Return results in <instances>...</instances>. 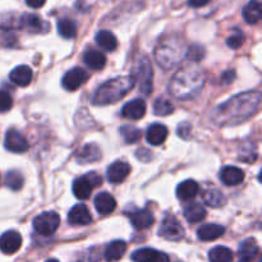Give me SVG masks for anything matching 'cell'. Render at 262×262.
<instances>
[{"label":"cell","instance_id":"obj_4","mask_svg":"<svg viewBox=\"0 0 262 262\" xmlns=\"http://www.w3.org/2000/svg\"><path fill=\"white\" fill-rule=\"evenodd\" d=\"M186 50L182 42L177 40H166L158 46L155 51V58L159 66L169 69L176 67L183 59Z\"/></svg>","mask_w":262,"mask_h":262},{"label":"cell","instance_id":"obj_43","mask_svg":"<svg viewBox=\"0 0 262 262\" xmlns=\"http://www.w3.org/2000/svg\"><path fill=\"white\" fill-rule=\"evenodd\" d=\"M189 130H191V127H189L188 124H186V123H184V124H181L178 127V135L182 136L183 138H187L186 133L189 132Z\"/></svg>","mask_w":262,"mask_h":262},{"label":"cell","instance_id":"obj_19","mask_svg":"<svg viewBox=\"0 0 262 262\" xmlns=\"http://www.w3.org/2000/svg\"><path fill=\"white\" fill-rule=\"evenodd\" d=\"M117 207V201L114 197L107 192H101L95 197V209L99 214L107 215L112 214Z\"/></svg>","mask_w":262,"mask_h":262},{"label":"cell","instance_id":"obj_13","mask_svg":"<svg viewBox=\"0 0 262 262\" xmlns=\"http://www.w3.org/2000/svg\"><path fill=\"white\" fill-rule=\"evenodd\" d=\"M130 173L129 164L124 163V161H114L112 165L107 168V181L113 184L122 183Z\"/></svg>","mask_w":262,"mask_h":262},{"label":"cell","instance_id":"obj_40","mask_svg":"<svg viewBox=\"0 0 262 262\" xmlns=\"http://www.w3.org/2000/svg\"><path fill=\"white\" fill-rule=\"evenodd\" d=\"M99 261V256L97 253H94V250H90L87 256H84L79 262H97Z\"/></svg>","mask_w":262,"mask_h":262},{"label":"cell","instance_id":"obj_8","mask_svg":"<svg viewBox=\"0 0 262 262\" xmlns=\"http://www.w3.org/2000/svg\"><path fill=\"white\" fill-rule=\"evenodd\" d=\"M159 235L164 239L171 241V242H178L183 239L184 237V228L182 227L181 223L178 222L173 215H166L161 222L160 229H159Z\"/></svg>","mask_w":262,"mask_h":262},{"label":"cell","instance_id":"obj_41","mask_svg":"<svg viewBox=\"0 0 262 262\" xmlns=\"http://www.w3.org/2000/svg\"><path fill=\"white\" fill-rule=\"evenodd\" d=\"M210 2H211V0H188V4L191 5L192 8H201L205 7L206 4H209Z\"/></svg>","mask_w":262,"mask_h":262},{"label":"cell","instance_id":"obj_20","mask_svg":"<svg viewBox=\"0 0 262 262\" xmlns=\"http://www.w3.org/2000/svg\"><path fill=\"white\" fill-rule=\"evenodd\" d=\"M166 138H168V128L159 123L150 125L146 132V140L152 146L163 145Z\"/></svg>","mask_w":262,"mask_h":262},{"label":"cell","instance_id":"obj_38","mask_svg":"<svg viewBox=\"0 0 262 262\" xmlns=\"http://www.w3.org/2000/svg\"><path fill=\"white\" fill-rule=\"evenodd\" d=\"M13 106V100L8 92L0 91V113H5Z\"/></svg>","mask_w":262,"mask_h":262},{"label":"cell","instance_id":"obj_30","mask_svg":"<svg viewBox=\"0 0 262 262\" xmlns=\"http://www.w3.org/2000/svg\"><path fill=\"white\" fill-rule=\"evenodd\" d=\"M204 202L210 207H222L225 205V196L216 188H209L202 193Z\"/></svg>","mask_w":262,"mask_h":262},{"label":"cell","instance_id":"obj_33","mask_svg":"<svg viewBox=\"0 0 262 262\" xmlns=\"http://www.w3.org/2000/svg\"><path fill=\"white\" fill-rule=\"evenodd\" d=\"M100 158H101V155H100V150L96 145H86L77 155V159L81 161V164L94 163V161L99 160Z\"/></svg>","mask_w":262,"mask_h":262},{"label":"cell","instance_id":"obj_21","mask_svg":"<svg viewBox=\"0 0 262 262\" xmlns=\"http://www.w3.org/2000/svg\"><path fill=\"white\" fill-rule=\"evenodd\" d=\"M225 233V228L219 224H205L197 229V237L205 242L215 241Z\"/></svg>","mask_w":262,"mask_h":262},{"label":"cell","instance_id":"obj_6","mask_svg":"<svg viewBox=\"0 0 262 262\" xmlns=\"http://www.w3.org/2000/svg\"><path fill=\"white\" fill-rule=\"evenodd\" d=\"M59 223H60V219H59V215L56 212L46 211L37 215L33 219L32 225L35 232H37V234L49 237V235H53L56 232V229L59 228Z\"/></svg>","mask_w":262,"mask_h":262},{"label":"cell","instance_id":"obj_39","mask_svg":"<svg viewBox=\"0 0 262 262\" xmlns=\"http://www.w3.org/2000/svg\"><path fill=\"white\" fill-rule=\"evenodd\" d=\"M202 55H204V50L200 46H193L187 51V56L193 59V60H200V59H202Z\"/></svg>","mask_w":262,"mask_h":262},{"label":"cell","instance_id":"obj_42","mask_svg":"<svg viewBox=\"0 0 262 262\" xmlns=\"http://www.w3.org/2000/svg\"><path fill=\"white\" fill-rule=\"evenodd\" d=\"M26 3H27L28 7L37 9V8H41L43 4H45L46 0H26Z\"/></svg>","mask_w":262,"mask_h":262},{"label":"cell","instance_id":"obj_44","mask_svg":"<svg viewBox=\"0 0 262 262\" xmlns=\"http://www.w3.org/2000/svg\"><path fill=\"white\" fill-rule=\"evenodd\" d=\"M45 262H59V261L55 260V258H50V260H48V261H45Z\"/></svg>","mask_w":262,"mask_h":262},{"label":"cell","instance_id":"obj_28","mask_svg":"<svg viewBox=\"0 0 262 262\" xmlns=\"http://www.w3.org/2000/svg\"><path fill=\"white\" fill-rule=\"evenodd\" d=\"M243 18L250 25H256L261 19V4L257 0H251L245 8H243Z\"/></svg>","mask_w":262,"mask_h":262},{"label":"cell","instance_id":"obj_23","mask_svg":"<svg viewBox=\"0 0 262 262\" xmlns=\"http://www.w3.org/2000/svg\"><path fill=\"white\" fill-rule=\"evenodd\" d=\"M183 214L187 222L191 223V224H196V223H201L206 217L207 212L201 204H199V202H192V204L187 205L184 207Z\"/></svg>","mask_w":262,"mask_h":262},{"label":"cell","instance_id":"obj_45","mask_svg":"<svg viewBox=\"0 0 262 262\" xmlns=\"http://www.w3.org/2000/svg\"><path fill=\"white\" fill-rule=\"evenodd\" d=\"M239 262H250V261H243V260H242V261H239Z\"/></svg>","mask_w":262,"mask_h":262},{"label":"cell","instance_id":"obj_37","mask_svg":"<svg viewBox=\"0 0 262 262\" xmlns=\"http://www.w3.org/2000/svg\"><path fill=\"white\" fill-rule=\"evenodd\" d=\"M245 42V35H243L241 31H235L232 36H229L227 40V43L229 48L232 49H238L243 45Z\"/></svg>","mask_w":262,"mask_h":262},{"label":"cell","instance_id":"obj_7","mask_svg":"<svg viewBox=\"0 0 262 262\" xmlns=\"http://www.w3.org/2000/svg\"><path fill=\"white\" fill-rule=\"evenodd\" d=\"M101 184V177L96 174L95 171L86 174L83 177H79L73 182V193L78 200H87L91 194L92 189L95 187Z\"/></svg>","mask_w":262,"mask_h":262},{"label":"cell","instance_id":"obj_26","mask_svg":"<svg viewBox=\"0 0 262 262\" xmlns=\"http://www.w3.org/2000/svg\"><path fill=\"white\" fill-rule=\"evenodd\" d=\"M258 251H260V248H258L256 239L248 238V239L243 241V242L241 243L239 248H238V255L241 256V258H242L243 261H250L253 260V258L258 255Z\"/></svg>","mask_w":262,"mask_h":262},{"label":"cell","instance_id":"obj_9","mask_svg":"<svg viewBox=\"0 0 262 262\" xmlns=\"http://www.w3.org/2000/svg\"><path fill=\"white\" fill-rule=\"evenodd\" d=\"M87 78H89L87 72L84 69L79 68V67H76V68H72L71 71L64 74L63 79H61V84L68 91H76L87 81Z\"/></svg>","mask_w":262,"mask_h":262},{"label":"cell","instance_id":"obj_12","mask_svg":"<svg viewBox=\"0 0 262 262\" xmlns=\"http://www.w3.org/2000/svg\"><path fill=\"white\" fill-rule=\"evenodd\" d=\"M135 262H170L169 256L152 248H140L132 253Z\"/></svg>","mask_w":262,"mask_h":262},{"label":"cell","instance_id":"obj_34","mask_svg":"<svg viewBox=\"0 0 262 262\" xmlns=\"http://www.w3.org/2000/svg\"><path fill=\"white\" fill-rule=\"evenodd\" d=\"M25 183V179H23L22 174L17 170H10L9 173H7L5 176V184L9 187L13 191H19L23 187Z\"/></svg>","mask_w":262,"mask_h":262},{"label":"cell","instance_id":"obj_27","mask_svg":"<svg viewBox=\"0 0 262 262\" xmlns=\"http://www.w3.org/2000/svg\"><path fill=\"white\" fill-rule=\"evenodd\" d=\"M95 40H96L97 45H99L100 48L104 49V50L106 51H114L115 49L118 48L117 37H115L114 33H112L110 31H99V32L96 33Z\"/></svg>","mask_w":262,"mask_h":262},{"label":"cell","instance_id":"obj_15","mask_svg":"<svg viewBox=\"0 0 262 262\" xmlns=\"http://www.w3.org/2000/svg\"><path fill=\"white\" fill-rule=\"evenodd\" d=\"M220 181L225 186H238L245 181V171L237 166L228 165L220 170Z\"/></svg>","mask_w":262,"mask_h":262},{"label":"cell","instance_id":"obj_31","mask_svg":"<svg viewBox=\"0 0 262 262\" xmlns=\"http://www.w3.org/2000/svg\"><path fill=\"white\" fill-rule=\"evenodd\" d=\"M58 32L64 38H73L77 35V25L74 20L69 18H61L58 20Z\"/></svg>","mask_w":262,"mask_h":262},{"label":"cell","instance_id":"obj_29","mask_svg":"<svg viewBox=\"0 0 262 262\" xmlns=\"http://www.w3.org/2000/svg\"><path fill=\"white\" fill-rule=\"evenodd\" d=\"M43 25L45 23L41 20L40 17L35 14H25L22 18H20V27L23 30L28 31V32L37 33L41 32L43 30Z\"/></svg>","mask_w":262,"mask_h":262},{"label":"cell","instance_id":"obj_2","mask_svg":"<svg viewBox=\"0 0 262 262\" xmlns=\"http://www.w3.org/2000/svg\"><path fill=\"white\" fill-rule=\"evenodd\" d=\"M205 83V74L196 67H186L174 74L169 91L177 99H189L199 94Z\"/></svg>","mask_w":262,"mask_h":262},{"label":"cell","instance_id":"obj_18","mask_svg":"<svg viewBox=\"0 0 262 262\" xmlns=\"http://www.w3.org/2000/svg\"><path fill=\"white\" fill-rule=\"evenodd\" d=\"M32 69L28 66H18L10 72L9 79L12 81V83L17 84L19 87H26L31 83L32 81Z\"/></svg>","mask_w":262,"mask_h":262},{"label":"cell","instance_id":"obj_36","mask_svg":"<svg viewBox=\"0 0 262 262\" xmlns=\"http://www.w3.org/2000/svg\"><path fill=\"white\" fill-rule=\"evenodd\" d=\"M174 110L173 104L169 101L168 99H158L155 102H154V113L155 115H160V117H166V115L171 114Z\"/></svg>","mask_w":262,"mask_h":262},{"label":"cell","instance_id":"obj_16","mask_svg":"<svg viewBox=\"0 0 262 262\" xmlns=\"http://www.w3.org/2000/svg\"><path fill=\"white\" fill-rule=\"evenodd\" d=\"M146 114V102L142 99H135L127 102L122 109V115L127 119L138 120L145 117Z\"/></svg>","mask_w":262,"mask_h":262},{"label":"cell","instance_id":"obj_24","mask_svg":"<svg viewBox=\"0 0 262 262\" xmlns=\"http://www.w3.org/2000/svg\"><path fill=\"white\" fill-rule=\"evenodd\" d=\"M83 61L90 69H94V71H100L105 67L106 64V58H105L104 54L99 50H94V49H90L86 53L83 54Z\"/></svg>","mask_w":262,"mask_h":262},{"label":"cell","instance_id":"obj_35","mask_svg":"<svg viewBox=\"0 0 262 262\" xmlns=\"http://www.w3.org/2000/svg\"><path fill=\"white\" fill-rule=\"evenodd\" d=\"M120 135L123 140L127 143H136L141 140V130L138 128L132 127V125H123L120 128Z\"/></svg>","mask_w":262,"mask_h":262},{"label":"cell","instance_id":"obj_25","mask_svg":"<svg viewBox=\"0 0 262 262\" xmlns=\"http://www.w3.org/2000/svg\"><path fill=\"white\" fill-rule=\"evenodd\" d=\"M199 191V184L194 181H192V179H187V181L182 182V183L177 187V196H178L179 200L187 201V200H191L193 199V197H196Z\"/></svg>","mask_w":262,"mask_h":262},{"label":"cell","instance_id":"obj_3","mask_svg":"<svg viewBox=\"0 0 262 262\" xmlns=\"http://www.w3.org/2000/svg\"><path fill=\"white\" fill-rule=\"evenodd\" d=\"M136 81L132 76H119L109 79L95 91L92 102L95 105L115 104L135 87Z\"/></svg>","mask_w":262,"mask_h":262},{"label":"cell","instance_id":"obj_10","mask_svg":"<svg viewBox=\"0 0 262 262\" xmlns=\"http://www.w3.org/2000/svg\"><path fill=\"white\" fill-rule=\"evenodd\" d=\"M4 146L8 151H10V152L22 154L25 152V151H27L28 142L25 138V136L20 135L18 130L9 129L7 132V135H5Z\"/></svg>","mask_w":262,"mask_h":262},{"label":"cell","instance_id":"obj_17","mask_svg":"<svg viewBox=\"0 0 262 262\" xmlns=\"http://www.w3.org/2000/svg\"><path fill=\"white\" fill-rule=\"evenodd\" d=\"M129 216L130 222H132L133 227L136 229H146V228L151 227L155 222V217H154L152 212L148 211L146 209H141V210H136V211H130L128 214Z\"/></svg>","mask_w":262,"mask_h":262},{"label":"cell","instance_id":"obj_5","mask_svg":"<svg viewBox=\"0 0 262 262\" xmlns=\"http://www.w3.org/2000/svg\"><path fill=\"white\" fill-rule=\"evenodd\" d=\"M152 67H151L150 60L146 56L138 59L135 68V81L138 82L141 92L143 95H150L152 91Z\"/></svg>","mask_w":262,"mask_h":262},{"label":"cell","instance_id":"obj_32","mask_svg":"<svg viewBox=\"0 0 262 262\" xmlns=\"http://www.w3.org/2000/svg\"><path fill=\"white\" fill-rule=\"evenodd\" d=\"M233 252L228 247L224 246H217L214 247L209 252L210 262H232L233 261Z\"/></svg>","mask_w":262,"mask_h":262},{"label":"cell","instance_id":"obj_11","mask_svg":"<svg viewBox=\"0 0 262 262\" xmlns=\"http://www.w3.org/2000/svg\"><path fill=\"white\" fill-rule=\"evenodd\" d=\"M22 246V237L15 230H8L0 237V251L5 255H13Z\"/></svg>","mask_w":262,"mask_h":262},{"label":"cell","instance_id":"obj_22","mask_svg":"<svg viewBox=\"0 0 262 262\" xmlns=\"http://www.w3.org/2000/svg\"><path fill=\"white\" fill-rule=\"evenodd\" d=\"M127 251V243L124 241H113L107 245V247L105 248L104 257L105 261L107 262H115L119 261L123 257V255Z\"/></svg>","mask_w":262,"mask_h":262},{"label":"cell","instance_id":"obj_14","mask_svg":"<svg viewBox=\"0 0 262 262\" xmlns=\"http://www.w3.org/2000/svg\"><path fill=\"white\" fill-rule=\"evenodd\" d=\"M68 222L72 225H87L92 222L90 210L86 205L77 204L74 205L68 212Z\"/></svg>","mask_w":262,"mask_h":262},{"label":"cell","instance_id":"obj_1","mask_svg":"<svg viewBox=\"0 0 262 262\" xmlns=\"http://www.w3.org/2000/svg\"><path fill=\"white\" fill-rule=\"evenodd\" d=\"M261 104L260 92L250 91L232 97L222 104L212 113V120L220 125L241 123L252 117Z\"/></svg>","mask_w":262,"mask_h":262}]
</instances>
